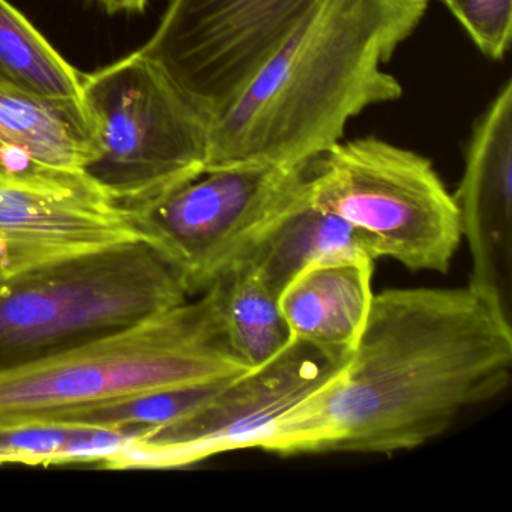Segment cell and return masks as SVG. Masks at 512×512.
<instances>
[{
  "mask_svg": "<svg viewBox=\"0 0 512 512\" xmlns=\"http://www.w3.org/2000/svg\"><path fill=\"white\" fill-rule=\"evenodd\" d=\"M511 314L466 287L374 295L344 370L272 428L278 455L395 454L449 430L458 415L511 382Z\"/></svg>",
  "mask_w": 512,
  "mask_h": 512,
  "instance_id": "obj_1",
  "label": "cell"
},
{
  "mask_svg": "<svg viewBox=\"0 0 512 512\" xmlns=\"http://www.w3.org/2000/svg\"><path fill=\"white\" fill-rule=\"evenodd\" d=\"M431 0H319L241 94L211 119L209 169L299 167L343 140L368 107L400 100L383 65Z\"/></svg>",
  "mask_w": 512,
  "mask_h": 512,
  "instance_id": "obj_2",
  "label": "cell"
},
{
  "mask_svg": "<svg viewBox=\"0 0 512 512\" xmlns=\"http://www.w3.org/2000/svg\"><path fill=\"white\" fill-rule=\"evenodd\" d=\"M250 370L227 340L217 284L178 307L58 355L0 370V430Z\"/></svg>",
  "mask_w": 512,
  "mask_h": 512,
  "instance_id": "obj_3",
  "label": "cell"
},
{
  "mask_svg": "<svg viewBox=\"0 0 512 512\" xmlns=\"http://www.w3.org/2000/svg\"><path fill=\"white\" fill-rule=\"evenodd\" d=\"M190 298L178 266L146 239L29 269L0 284V370L82 346Z\"/></svg>",
  "mask_w": 512,
  "mask_h": 512,
  "instance_id": "obj_4",
  "label": "cell"
},
{
  "mask_svg": "<svg viewBox=\"0 0 512 512\" xmlns=\"http://www.w3.org/2000/svg\"><path fill=\"white\" fill-rule=\"evenodd\" d=\"M89 181L130 217L206 172L211 118L137 50L82 74Z\"/></svg>",
  "mask_w": 512,
  "mask_h": 512,
  "instance_id": "obj_5",
  "label": "cell"
},
{
  "mask_svg": "<svg viewBox=\"0 0 512 512\" xmlns=\"http://www.w3.org/2000/svg\"><path fill=\"white\" fill-rule=\"evenodd\" d=\"M307 196L410 271L445 274L460 247V215L433 163L379 137L341 140L307 164Z\"/></svg>",
  "mask_w": 512,
  "mask_h": 512,
  "instance_id": "obj_6",
  "label": "cell"
},
{
  "mask_svg": "<svg viewBox=\"0 0 512 512\" xmlns=\"http://www.w3.org/2000/svg\"><path fill=\"white\" fill-rule=\"evenodd\" d=\"M307 164L209 169L133 220L143 238L178 266L190 296H199L241 262L275 218L304 194Z\"/></svg>",
  "mask_w": 512,
  "mask_h": 512,
  "instance_id": "obj_7",
  "label": "cell"
},
{
  "mask_svg": "<svg viewBox=\"0 0 512 512\" xmlns=\"http://www.w3.org/2000/svg\"><path fill=\"white\" fill-rule=\"evenodd\" d=\"M319 0H169L139 50L209 118L223 112Z\"/></svg>",
  "mask_w": 512,
  "mask_h": 512,
  "instance_id": "obj_8",
  "label": "cell"
},
{
  "mask_svg": "<svg viewBox=\"0 0 512 512\" xmlns=\"http://www.w3.org/2000/svg\"><path fill=\"white\" fill-rule=\"evenodd\" d=\"M347 361L292 340L272 361L233 377L178 421L137 431L136 439L104 467L173 469L224 452L260 449L272 428L301 401L334 380Z\"/></svg>",
  "mask_w": 512,
  "mask_h": 512,
  "instance_id": "obj_9",
  "label": "cell"
},
{
  "mask_svg": "<svg viewBox=\"0 0 512 512\" xmlns=\"http://www.w3.org/2000/svg\"><path fill=\"white\" fill-rule=\"evenodd\" d=\"M461 236L472 256L470 286L511 305L512 82L476 119L454 194Z\"/></svg>",
  "mask_w": 512,
  "mask_h": 512,
  "instance_id": "obj_10",
  "label": "cell"
},
{
  "mask_svg": "<svg viewBox=\"0 0 512 512\" xmlns=\"http://www.w3.org/2000/svg\"><path fill=\"white\" fill-rule=\"evenodd\" d=\"M91 152L82 104L0 88V185L109 200L85 175Z\"/></svg>",
  "mask_w": 512,
  "mask_h": 512,
  "instance_id": "obj_11",
  "label": "cell"
},
{
  "mask_svg": "<svg viewBox=\"0 0 512 512\" xmlns=\"http://www.w3.org/2000/svg\"><path fill=\"white\" fill-rule=\"evenodd\" d=\"M374 260L340 256L305 266L278 296L290 338L347 361L373 304Z\"/></svg>",
  "mask_w": 512,
  "mask_h": 512,
  "instance_id": "obj_12",
  "label": "cell"
},
{
  "mask_svg": "<svg viewBox=\"0 0 512 512\" xmlns=\"http://www.w3.org/2000/svg\"><path fill=\"white\" fill-rule=\"evenodd\" d=\"M340 256L377 259L373 245L361 232L310 202L305 182L304 194L275 218L241 262L248 263L260 280L280 296L305 266Z\"/></svg>",
  "mask_w": 512,
  "mask_h": 512,
  "instance_id": "obj_13",
  "label": "cell"
},
{
  "mask_svg": "<svg viewBox=\"0 0 512 512\" xmlns=\"http://www.w3.org/2000/svg\"><path fill=\"white\" fill-rule=\"evenodd\" d=\"M0 88L82 104V74L7 0H0Z\"/></svg>",
  "mask_w": 512,
  "mask_h": 512,
  "instance_id": "obj_14",
  "label": "cell"
},
{
  "mask_svg": "<svg viewBox=\"0 0 512 512\" xmlns=\"http://www.w3.org/2000/svg\"><path fill=\"white\" fill-rule=\"evenodd\" d=\"M215 284L227 340L250 370L272 361L289 346L292 338L278 295L248 263H236Z\"/></svg>",
  "mask_w": 512,
  "mask_h": 512,
  "instance_id": "obj_15",
  "label": "cell"
},
{
  "mask_svg": "<svg viewBox=\"0 0 512 512\" xmlns=\"http://www.w3.org/2000/svg\"><path fill=\"white\" fill-rule=\"evenodd\" d=\"M229 380L161 389V391L136 395V397L125 398L106 406L70 413L56 424L134 431L154 430V428L172 424L182 416L193 412L206 403Z\"/></svg>",
  "mask_w": 512,
  "mask_h": 512,
  "instance_id": "obj_16",
  "label": "cell"
},
{
  "mask_svg": "<svg viewBox=\"0 0 512 512\" xmlns=\"http://www.w3.org/2000/svg\"><path fill=\"white\" fill-rule=\"evenodd\" d=\"M473 46L491 61L511 49L512 0H442Z\"/></svg>",
  "mask_w": 512,
  "mask_h": 512,
  "instance_id": "obj_17",
  "label": "cell"
},
{
  "mask_svg": "<svg viewBox=\"0 0 512 512\" xmlns=\"http://www.w3.org/2000/svg\"><path fill=\"white\" fill-rule=\"evenodd\" d=\"M74 425L35 424L0 430V464L53 466Z\"/></svg>",
  "mask_w": 512,
  "mask_h": 512,
  "instance_id": "obj_18",
  "label": "cell"
},
{
  "mask_svg": "<svg viewBox=\"0 0 512 512\" xmlns=\"http://www.w3.org/2000/svg\"><path fill=\"white\" fill-rule=\"evenodd\" d=\"M136 436L137 431L134 430L74 425L73 433L59 451L55 464L107 463Z\"/></svg>",
  "mask_w": 512,
  "mask_h": 512,
  "instance_id": "obj_19",
  "label": "cell"
},
{
  "mask_svg": "<svg viewBox=\"0 0 512 512\" xmlns=\"http://www.w3.org/2000/svg\"><path fill=\"white\" fill-rule=\"evenodd\" d=\"M97 2L110 14L143 13L149 4V0H97Z\"/></svg>",
  "mask_w": 512,
  "mask_h": 512,
  "instance_id": "obj_20",
  "label": "cell"
},
{
  "mask_svg": "<svg viewBox=\"0 0 512 512\" xmlns=\"http://www.w3.org/2000/svg\"><path fill=\"white\" fill-rule=\"evenodd\" d=\"M431 2H440L442 4V0H431Z\"/></svg>",
  "mask_w": 512,
  "mask_h": 512,
  "instance_id": "obj_21",
  "label": "cell"
}]
</instances>
